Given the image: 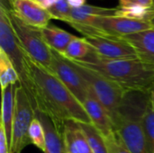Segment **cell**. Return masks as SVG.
Here are the masks:
<instances>
[{
    "instance_id": "obj_29",
    "label": "cell",
    "mask_w": 154,
    "mask_h": 153,
    "mask_svg": "<svg viewBox=\"0 0 154 153\" xmlns=\"http://www.w3.org/2000/svg\"><path fill=\"white\" fill-rule=\"evenodd\" d=\"M58 0H42V2H40L39 4L44 8V9H50L51 6H53Z\"/></svg>"
},
{
    "instance_id": "obj_16",
    "label": "cell",
    "mask_w": 154,
    "mask_h": 153,
    "mask_svg": "<svg viewBox=\"0 0 154 153\" xmlns=\"http://www.w3.org/2000/svg\"><path fill=\"white\" fill-rule=\"evenodd\" d=\"M19 84H12L2 89V109H1V126L5 130L8 145H11L12 126L15 109L16 89Z\"/></svg>"
},
{
    "instance_id": "obj_6",
    "label": "cell",
    "mask_w": 154,
    "mask_h": 153,
    "mask_svg": "<svg viewBox=\"0 0 154 153\" xmlns=\"http://www.w3.org/2000/svg\"><path fill=\"white\" fill-rule=\"evenodd\" d=\"M5 12L22 47L28 56L33 61L51 72V49L45 42L42 30L25 23L13 10H5Z\"/></svg>"
},
{
    "instance_id": "obj_14",
    "label": "cell",
    "mask_w": 154,
    "mask_h": 153,
    "mask_svg": "<svg viewBox=\"0 0 154 153\" xmlns=\"http://www.w3.org/2000/svg\"><path fill=\"white\" fill-rule=\"evenodd\" d=\"M35 117L41 122L44 130V153H68L63 140V131L55 124L50 116L40 111L35 110Z\"/></svg>"
},
{
    "instance_id": "obj_21",
    "label": "cell",
    "mask_w": 154,
    "mask_h": 153,
    "mask_svg": "<svg viewBox=\"0 0 154 153\" xmlns=\"http://www.w3.org/2000/svg\"><path fill=\"white\" fill-rule=\"evenodd\" d=\"M0 84L1 89L12 84H19V77L15 69L2 50H0Z\"/></svg>"
},
{
    "instance_id": "obj_25",
    "label": "cell",
    "mask_w": 154,
    "mask_h": 153,
    "mask_svg": "<svg viewBox=\"0 0 154 153\" xmlns=\"http://www.w3.org/2000/svg\"><path fill=\"white\" fill-rule=\"evenodd\" d=\"M105 139L109 153H131L116 133L109 135L108 137H105Z\"/></svg>"
},
{
    "instance_id": "obj_27",
    "label": "cell",
    "mask_w": 154,
    "mask_h": 153,
    "mask_svg": "<svg viewBox=\"0 0 154 153\" xmlns=\"http://www.w3.org/2000/svg\"><path fill=\"white\" fill-rule=\"evenodd\" d=\"M0 153H10V147L5 133V130L0 126Z\"/></svg>"
},
{
    "instance_id": "obj_10",
    "label": "cell",
    "mask_w": 154,
    "mask_h": 153,
    "mask_svg": "<svg viewBox=\"0 0 154 153\" xmlns=\"http://www.w3.org/2000/svg\"><path fill=\"white\" fill-rule=\"evenodd\" d=\"M98 57L104 60H133L138 59L134 48L126 41L118 38L84 37Z\"/></svg>"
},
{
    "instance_id": "obj_11",
    "label": "cell",
    "mask_w": 154,
    "mask_h": 153,
    "mask_svg": "<svg viewBox=\"0 0 154 153\" xmlns=\"http://www.w3.org/2000/svg\"><path fill=\"white\" fill-rule=\"evenodd\" d=\"M13 12L25 23L39 29L48 26L52 19L49 11L34 0H14Z\"/></svg>"
},
{
    "instance_id": "obj_18",
    "label": "cell",
    "mask_w": 154,
    "mask_h": 153,
    "mask_svg": "<svg viewBox=\"0 0 154 153\" xmlns=\"http://www.w3.org/2000/svg\"><path fill=\"white\" fill-rule=\"evenodd\" d=\"M93 153H109L104 135L92 124L79 123Z\"/></svg>"
},
{
    "instance_id": "obj_3",
    "label": "cell",
    "mask_w": 154,
    "mask_h": 153,
    "mask_svg": "<svg viewBox=\"0 0 154 153\" xmlns=\"http://www.w3.org/2000/svg\"><path fill=\"white\" fill-rule=\"evenodd\" d=\"M151 92L126 91L121 102L115 130L131 153H149L143 130V117Z\"/></svg>"
},
{
    "instance_id": "obj_22",
    "label": "cell",
    "mask_w": 154,
    "mask_h": 153,
    "mask_svg": "<svg viewBox=\"0 0 154 153\" xmlns=\"http://www.w3.org/2000/svg\"><path fill=\"white\" fill-rule=\"evenodd\" d=\"M143 130L149 153H154V109L151 100L143 117Z\"/></svg>"
},
{
    "instance_id": "obj_30",
    "label": "cell",
    "mask_w": 154,
    "mask_h": 153,
    "mask_svg": "<svg viewBox=\"0 0 154 153\" xmlns=\"http://www.w3.org/2000/svg\"><path fill=\"white\" fill-rule=\"evenodd\" d=\"M151 103H152V106L154 109V90L151 92Z\"/></svg>"
},
{
    "instance_id": "obj_23",
    "label": "cell",
    "mask_w": 154,
    "mask_h": 153,
    "mask_svg": "<svg viewBox=\"0 0 154 153\" xmlns=\"http://www.w3.org/2000/svg\"><path fill=\"white\" fill-rule=\"evenodd\" d=\"M29 138L31 143L35 145L44 152L45 150V133L41 122L35 117L29 129Z\"/></svg>"
},
{
    "instance_id": "obj_20",
    "label": "cell",
    "mask_w": 154,
    "mask_h": 153,
    "mask_svg": "<svg viewBox=\"0 0 154 153\" xmlns=\"http://www.w3.org/2000/svg\"><path fill=\"white\" fill-rule=\"evenodd\" d=\"M116 16L151 23V21L154 18V7L148 8L142 5H132L127 7L118 6Z\"/></svg>"
},
{
    "instance_id": "obj_24",
    "label": "cell",
    "mask_w": 154,
    "mask_h": 153,
    "mask_svg": "<svg viewBox=\"0 0 154 153\" xmlns=\"http://www.w3.org/2000/svg\"><path fill=\"white\" fill-rule=\"evenodd\" d=\"M70 10L71 7L67 0H58L53 6L48 9L49 13L52 16V19L60 20L65 23L69 19Z\"/></svg>"
},
{
    "instance_id": "obj_32",
    "label": "cell",
    "mask_w": 154,
    "mask_h": 153,
    "mask_svg": "<svg viewBox=\"0 0 154 153\" xmlns=\"http://www.w3.org/2000/svg\"><path fill=\"white\" fill-rule=\"evenodd\" d=\"M34 1H36V2H38V3H40V2H42V0H34Z\"/></svg>"
},
{
    "instance_id": "obj_4",
    "label": "cell",
    "mask_w": 154,
    "mask_h": 153,
    "mask_svg": "<svg viewBox=\"0 0 154 153\" xmlns=\"http://www.w3.org/2000/svg\"><path fill=\"white\" fill-rule=\"evenodd\" d=\"M0 50L10 60L19 77V86L27 93L32 104V84L29 78L31 58L22 47L5 10L0 7Z\"/></svg>"
},
{
    "instance_id": "obj_1",
    "label": "cell",
    "mask_w": 154,
    "mask_h": 153,
    "mask_svg": "<svg viewBox=\"0 0 154 153\" xmlns=\"http://www.w3.org/2000/svg\"><path fill=\"white\" fill-rule=\"evenodd\" d=\"M29 78L34 110L50 116L60 129L63 131L64 123L68 120L91 124L83 105L65 85L32 59L29 62Z\"/></svg>"
},
{
    "instance_id": "obj_19",
    "label": "cell",
    "mask_w": 154,
    "mask_h": 153,
    "mask_svg": "<svg viewBox=\"0 0 154 153\" xmlns=\"http://www.w3.org/2000/svg\"><path fill=\"white\" fill-rule=\"evenodd\" d=\"M93 50V48L87 42L85 38L76 37L68 45L63 55L71 60H84Z\"/></svg>"
},
{
    "instance_id": "obj_34",
    "label": "cell",
    "mask_w": 154,
    "mask_h": 153,
    "mask_svg": "<svg viewBox=\"0 0 154 153\" xmlns=\"http://www.w3.org/2000/svg\"><path fill=\"white\" fill-rule=\"evenodd\" d=\"M11 1H12V2H14V0H11Z\"/></svg>"
},
{
    "instance_id": "obj_8",
    "label": "cell",
    "mask_w": 154,
    "mask_h": 153,
    "mask_svg": "<svg viewBox=\"0 0 154 153\" xmlns=\"http://www.w3.org/2000/svg\"><path fill=\"white\" fill-rule=\"evenodd\" d=\"M51 72L83 105L85 100L91 93L89 86L72 66L69 59L53 50H51Z\"/></svg>"
},
{
    "instance_id": "obj_33",
    "label": "cell",
    "mask_w": 154,
    "mask_h": 153,
    "mask_svg": "<svg viewBox=\"0 0 154 153\" xmlns=\"http://www.w3.org/2000/svg\"><path fill=\"white\" fill-rule=\"evenodd\" d=\"M152 3H153V7H154V0H152Z\"/></svg>"
},
{
    "instance_id": "obj_28",
    "label": "cell",
    "mask_w": 154,
    "mask_h": 153,
    "mask_svg": "<svg viewBox=\"0 0 154 153\" xmlns=\"http://www.w3.org/2000/svg\"><path fill=\"white\" fill-rule=\"evenodd\" d=\"M71 8H79L85 5L86 0H67Z\"/></svg>"
},
{
    "instance_id": "obj_17",
    "label": "cell",
    "mask_w": 154,
    "mask_h": 153,
    "mask_svg": "<svg viewBox=\"0 0 154 153\" xmlns=\"http://www.w3.org/2000/svg\"><path fill=\"white\" fill-rule=\"evenodd\" d=\"M41 30L47 45L51 50L60 54H63L65 52L70 41L77 37L52 24H49L48 26Z\"/></svg>"
},
{
    "instance_id": "obj_2",
    "label": "cell",
    "mask_w": 154,
    "mask_h": 153,
    "mask_svg": "<svg viewBox=\"0 0 154 153\" xmlns=\"http://www.w3.org/2000/svg\"><path fill=\"white\" fill-rule=\"evenodd\" d=\"M74 61L97 71L125 91L152 92L154 90V69L139 59L104 60L93 50L84 60Z\"/></svg>"
},
{
    "instance_id": "obj_9",
    "label": "cell",
    "mask_w": 154,
    "mask_h": 153,
    "mask_svg": "<svg viewBox=\"0 0 154 153\" xmlns=\"http://www.w3.org/2000/svg\"><path fill=\"white\" fill-rule=\"evenodd\" d=\"M89 25L96 27L101 37L118 39L152 28L150 22L119 16H97Z\"/></svg>"
},
{
    "instance_id": "obj_31",
    "label": "cell",
    "mask_w": 154,
    "mask_h": 153,
    "mask_svg": "<svg viewBox=\"0 0 154 153\" xmlns=\"http://www.w3.org/2000/svg\"><path fill=\"white\" fill-rule=\"evenodd\" d=\"M151 23H152V27H154V18L151 21Z\"/></svg>"
},
{
    "instance_id": "obj_15",
    "label": "cell",
    "mask_w": 154,
    "mask_h": 153,
    "mask_svg": "<svg viewBox=\"0 0 154 153\" xmlns=\"http://www.w3.org/2000/svg\"><path fill=\"white\" fill-rule=\"evenodd\" d=\"M63 140L68 153H93L79 122L68 120L64 123Z\"/></svg>"
},
{
    "instance_id": "obj_26",
    "label": "cell",
    "mask_w": 154,
    "mask_h": 153,
    "mask_svg": "<svg viewBox=\"0 0 154 153\" xmlns=\"http://www.w3.org/2000/svg\"><path fill=\"white\" fill-rule=\"evenodd\" d=\"M119 7H127L132 5H142L144 7H153L152 0H118Z\"/></svg>"
},
{
    "instance_id": "obj_12",
    "label": "cell",
    "mask_w": 154,
    "mask_h": 153,
    "mask_svg": "<svg viewBox=\"0 0 154 153\" xmlns=\"http://www.w3.org/2000/svg\"><path fill=\"white\" fill-rule=\"evenodd\" d=\"M83 106L91 120V124L104 135V137H108L116 133L111 117L92 91L83 103Z\"/></svg>"
},
{
    "instance_id": "obj_13",
    "label": "cell",
    "mask_w": 154,
    "mask_h": 153,
    "mask_svg": "<svg viewBox=\"0 0 154 153\" xmlns=\"http://www.w3.org/2000/svg\"><path fill=\"white\" fill-rule=\"evenodd\" d=\"M122 39L134 48L140 60L154 69V27L124 36Z\"/></svg>"
},
{
    "instance_id": "obj_5",
    "label": "cell",
    "mask_w": 154,
    "mask_h": 153,
    "mask_svg": "<svg viewBox=\"0 0 154 153\" xmlns=\"http://www.w3.org/2000/svg\"><path fill=\"white\" fill-rule=\"evenodd\" d=\"M69 60L76 70L86 80L94 96L105 107L115 125L121 102L126 91L97 71L84 67L74 60Z\"/></svg>"
},
{
    "instance_id": "obj_7",
    "label": "cell",
    "mask_w": 154,
    "mask_h": 153,
    "mask_svg": "<svg viewBox=\"0 0 154 153\" xmlns=\"http://www.w3.org/2000/svg\"><path fill=\"white\" fill-rule=\"evenodd\" d=\"M34 118L35 110L32 104L26 91L21 86H18L15 96V109L12 126L10 153H21L31 143L29 129Z\"/></svg>"
}]
</instances>
